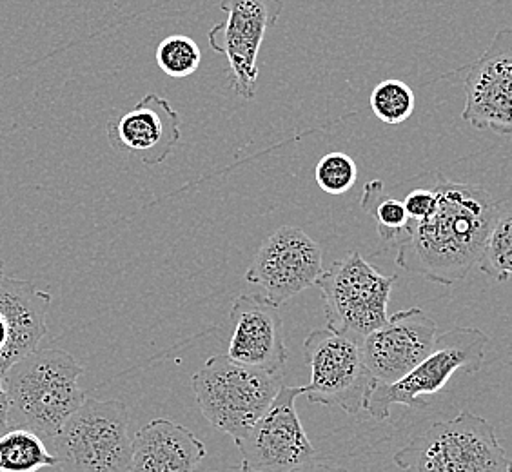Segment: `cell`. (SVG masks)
<instances>
[{
    "label": "cell",
    "mask_w": 512,
    "mask_h": 472,
    "mask_svg": "<svg viewBox=\"0 0 512 472\" xmlns=\"http://www.w3.org/2000/svg\"><path fill=\"white\" fill-rule=\"evenodd\" d=\"M291 472H347L344 467H335V465H329V463L313 462L306 463L302 467H298L295 471Z\"/></svg>",
    "instance_id": "cell-26"
},
{
    "label": "cell",
    "mask_w": 512,
    "mask_h": 472,
    "mask_svg": "<svg viewBox=\"0 0 512 472\" xmlns=\"http://www.w3.org/2000/svg\"><path fill=\"white\" fill-rule=\"evenodd\" d=\"M322 273V249L315 240L300 227L282 226L256 251L246 280L262 287L267 300L282 307L316 286Z\"/></svg>",
    "instance_id": "cell-11"
},
{
    "label": "cell",
    "mask_w": 512,
    "mask_h": 472,
    "mask_svg": "<svg viewBox=\"0 0 512 472\" xmlns=\"http://www.w3.org/2000/svg\"><path fill=\"white\" fill-rule=\"evenodd\" d=\"M427 178H429L427 186L414 187L402 200L411 222H420L429 217L438 204V195H436L433 184V173H429Z\"/></svg>",
    "instance_id": "cell-24"
},
{
    "label": "cell",
    "mask_w": 512,
    "mask_h": 472,
    "mask_svg": "<svg viewBox=\"0 0 512 472\" xmlns=\"http://www.w3.org/2000/svg\"><path fill=\"white\" fill-rule=\"evenodd\" d=\"M227 356L237 364L284 374L289 358L280 307L264 295H240L231 307Z\"/></svg>",
    "instance_id": "cell-14"
},
{
    "label": "cell",
    "mask_w": 512,
    "mask_h": 472,
    "mask_svg": "<svg viewBox=\"0 0 512 472\" xmlns=\"http://www.w3.org/2000/svg\"><path fill=\"white\" fill-rule=\"evenodd\" d=\"M489 338L476 327H454L438 335L433 351L411 373L391 385H371L364 411L378 422L387 420L393 405L427 409L424 396L440 393L456 373L482 369Z\"/></svg>",
    "instance_id": "cell-6"
},
{
    "label": "cell",
    "mask_w": 512,
    "mask_h": 472,
    "mask_svg": "<svg viewBox=\"0 0 512 472\" xmlns=\"http://www.w3.org/2000/svg\"><path fill=\"white\" fill-rule=\"evenodd\" d=\"M51 295L33 286V282L19 280L0 273V315L8 325V345L0 354V374L24 356L39 349L48 333V311Z\"/></svg>",
    "instance_id": "cell-16"
},
{
    "label": "cell",
    "mask_w": 512,
    "mask_h": 472,
    "mask_svg": "<svg viewBox=\"0 0 512 472\" xmlns=\"http://www.w3.org/2000/svg\"><path fill=\"white\" fill-rule=\"evenodd\" d=\"M436 209L420 222H409L396 249V266L434 284L462 282L482 258L487 236L500 207L483 187L451 182L434 171Z\"/></svg>",
    "instance_id": "cell-1"
},
{
    "label": "cell",
    "mask_w": 512,
    "mask_h": 472,
    "mask_svg": "<svg viewBox=\"0 0 512 472\" xmlns=\"http://www.w3.org/2000/svg\"><path fill=\"white\" fill-rule=\"evenodd\" d=\"M8 338H10L8 325H6L4 318L0 315V354L4 353V349H6V345H8Z\"/></svg>",
    "instance_id": "cell-27"
},
{
    "label": "cell",
    "mask_w": 512,
    "mask_h": 472,
    "mask_svg": "<svg viewBox=\"0 0 512 472\" xmlns=\"http://www.w3.org/2000/svg\"><path fill=\"white\" fill-rule=\"evenodd\" d=\"M206 445L178 423L157 418L133 436L129 472H198Z\"/></svg>",
    "instance_id": "cell-17"
},
{
    "label": "cell",
    "mask_w": 512,
    "mask_h": 472,
    "mask_svg": "<svg viewBox=\"0 0 512 472\" xmlns=\"http://www.w3.org/2000/svg\"><path fill=\"white\" fill-rule=\"evenodd\" d=\"M8 414H10V404H8V394L2 384V374H0V434L8 431Z\"/></svg>",
    "instance_id": "cell-25"
},
{
    "label": "cell",
    "mask_w": 512,
    "mask_h": 472,
    "mask_svg": "<svg viewBox=\"0 0 512 472\" xmlns=\"http://www.w3.org/2000/svg\"><path fill=\"white\" fill-rule=\"evenodd\" d=\"M82 365L64 349H37L2 374L8 394V429H28L55 442L64 423L84 404Z\"/></svg>",
    "instance_id": "cell-2"
},
{
    "label": "cell",
    "mask_w": 512,
    "mask_h": 472,
    "mask_svg": "<svg viewBox=\"0 0 512 472\" xmlns=\"http://www.w3.org/2000/svg\"><path fill=\"white\" fill-rule=\"evenodd\" d=\"M60 472H129L133 436L119 400H84L51 443Z\"/></svg>",
    "instance_id": "cell-5"
},
{
    "label": "cell",
    "mask_w": 512,
    "mask_h": 472,
    "mask_svg": "<svg viewBox=\"0 0 512 472\" xmlns=\"http://www.w3.org/2000/svg\"><path fill=\"white\" fill-rule=\"evenodd\" d=\"M360 207L375 220L376 231L385 249H398L411 222L404 202L385 195L382 180H369L362 191Z\"/></svg>",
    "instance_id": "cell-18"
},
{
    "label": "cell",
    "mask_w": 512,
    "mask_h": 472,
    "mask_svg": "<svg viewBox=\"0 0 512 472\" xmlns=\"http://www.w3.org/2000/svg\"><path fill=\"white\" fill-rule=\"evenodd\" d=\"M227 19L207 33L209 46L229 64L231 88L238 97L253 100L258 82V53L267 31L284 11L282 0H222Z\"/></svg>",
    "instance_id": "cell-10"
},
{
    "label": "cell",
    "mask_w": 512,
    "mask_h": 472,
    "mask_svg": "<svg viewBox=\"0 0 512 472\" xmlns=\"http://www.w3.org/2000/svg\"><path fill=\"white\" fill-rule=\"evenodd\" d=\"M438 327L424 309L411 307L387 318L362 340L365 367L373 384L391 385L411 373L433 351Z\"/></svg>",
    "instance_id": "cell-13"
},
{
    "label": "cell",
    "mask_w": 512,
    "mask_h": 472,
    "mask_svg": "<svg viewBox=\"0 0 512 472\" xmlns=\"http://www.w3.org/2000/svg\"><path fill=\"white\" fill-rule=\"evenodd\" d=\"M57 467V458L39 434L8 429L0 434V472H37Z\"/></svg>",
    "instance_id": "cell-19"
},
{
    "label": "cell",
    "mask_w": 512,
    "mask_h": 472,
    "mask_svg": "<svg viewBox=\"0 0 512 472\" xmlns=\"http://www.w3.org/2000/svg\"><path fill=\"white\" fill-rule=\"evenodd\" d=\"M393 462L404 472H509L511 458L491 423L462 411L414 436Z\"/></svg>",
    "instance_id": "cell-4"
},
{
    "label": "cell",
    "mask_w": 512,
    "mask_h": 472,
    "mask_svg": "<svg viewBox=\"0 0 512 472\" xmlns=\"http://www.w3.org/2000/svg\"><path fill=\"white\" fill-rule=\"evenodd\" d=\"M108 138L117 151L137 155L144 166H158L182 138L180 115L169 100L148 93L135 108L109 118Z\"/></svg>",
    "instance_id": "cell-15"
},
{
    "label": "cell",
    "mask_w": 512,
    "mask_h": 472,
    "mask_svg": "<svg viewBox=\"0 0 512 472\" xmlns=\"http://www.w3.org/2000/svg\"><path fill=\"white\" fill-rule=\"evenodd\" d=\"M191 387L202 416L237 443L275 402L282 376L215 354L193 374Z\"/></svg>",
    "instance_id": "cell-3"
},
{
    "label": "cell",
    "mask_w": 512,
    "mask_h": 472,
    "mask_svg": "<svg viewBox=\"0 0 512 472\" xmlns=\"http://www.w3.org/2000/svg\"><path fill=\"white\" fill-rule=\"evenodd\" d=\"M463 88V120L474 129L512 137V28L494 35L471 64Z\"/></svg>",
    "instance_id": "cell-12"
},
{
    "label": "cell",
    "mask_w": 512,
    "mask_h": 472,
    "mask_svg": "<svg viewBox=\"0 0 512 472\" xmlns=\"http://www.w3.org/2000/svg\"><path fill=\"white\" fill-rule=\"evenodd\" d=\"M304 351L311 369V380L304 387L307 400L338 407L351 416L364 411L373 378L365 367L360 342L325 327L307 336Z\"/></svg>",
    "instance_id": "cell-8"
},
{
    "label": "cell",
    "mask_w": 512,
    "mask_h": 472,
    "mask_svg": "<svg viewBox=\"0 0 512 472\" xmlns=\"http://www.w3.org/2000/svg\"><path fill=\"white\" fill-rule=\"evenodd\" d=\"M304 387L282 385L266 414L237 442L242 472H291L315 460V447L296 411Z\"/></svg>",
    "instance_id": "cell-9"
},
{
    "label": "cell",
    "mask_w": 512,
    "mask_h": 472,
    "mask_svg": "<svg viewBox=\"0 0 512 472\" xmlns=\"http://www.w3.org/2000/svg\"><path fill=\"white\" fill-rule=\"evenodd\" d=\"M158 68L171 79L191 77L202 62V53L197 42L186 35H171L158 44Z\"/></svg>",
    "instance_id": "cell-22"
},
{
    "label": "cell",
    "mask_w": 512,
    "mask_h": 472,
    "mask_svg": "<svg viewBox=\"0 0 512 472\" xmlns=\"http://www.w3.org/2000/svg\"><path fill=\"white\" fill-rule=\"evenodd\" d=\"M394 282L396 276L382 275L360 253L349 251L316 282L324 296L327 327L362 344L387 322Z\"/></svg>",
    "instance_id": "cell-7"
},
{
    "label": "cell",
    "mask_w": 512,
    "mask_h": 472,
    "mask_svg": "<svg viewBox=\"0 0 512 472\" xmlns=\"http://www.w3.org/2000/svg\"><path fill=\"white\" fill-rule=\"evenodd\" d=\"M358 180V166L355 158L347 153H327L315 166V182L318 187L333 197H340L355 186Z\"/></svg>",
    "instance_id": "cell-23"
},
{
    "label": "cell",
    "mask_w": 512,
    "mask_h": 472,
    "mask_svg": "<svg viewBox=\"0 0 512 472\" xmlns=\"http://www.w3.org/2000/svg\"><path fill=\"white\" fill-rule=\"evenodd\" d=\"M478 269L496 282L512 276V211L500 213L483 247Z\"/></svg>",
    "instance_id": "cell-21"
},
{
    "label": "cell",
    "mask_w": 512,
    "mask_h": 472,
    "mask_svg": "<svg viewBox=\"0 0 512 472\" xmlns=\"http://www.w3.org/2000/svg\"><path fill=\"white\" fill-rule=\"evenodd\" d=\"M509 472H512V460H511V465H509Z\"/></svg>",
    "instance_id": "cell-28"
},
{
    "label": "cell",
    "mask_w": 512,
    "mask_h": 472,
    "mask_svg": "<svg viewBox=\"0 0 512 472\" xmlns=\"http://www.w3.org/2000/svg\"><path fill=\"white\" fill-rule=\"evenodd\" d=\"M375 117L387 126H398L409 120L416 108V95L405 82L387 79L378 82L369 97Z\"/></svg>",
    "instance_id": "cell-20"
}]
</instances>
